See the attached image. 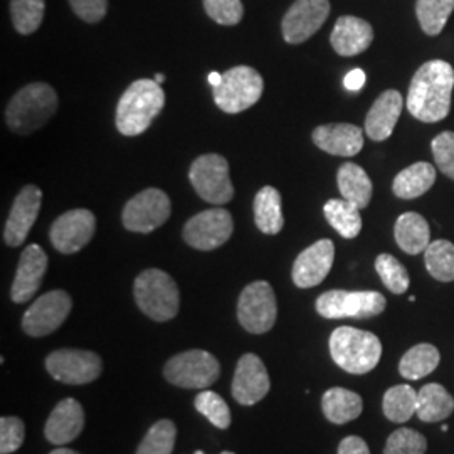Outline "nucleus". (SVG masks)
<instances>
[{
	"label": "nucleus",
	"mask_w": 454,
	"mask_h": 454,
	"mask_svg": "<svg viewBox=\"0 0 454 454\" xmlns=\"http://www.w3.org/2000/svg\"><path fill=\"white\" fill-rule=\"evenodd\" d=\"M73 309V300L63 290L39 296L22 317V330L29 337H46L65 324Z\"/></svg>",
	"instance_id": "obj_14"
},
{
	"label": "nucleus",
	"mask_w": 454,
	"mask_h": 454,
	"mask_svg": "<svg viewBox=\"0 0 454 454\" xmlns=\"http://www.w3.org/2000/svg\"><path fill=\"white\" fill-rule=\"evenodd\" d=\"M424 262L427 273L434 279L450 283L454 281V244L438 239L424 251Z\"/></svg>",
	"instance_id": "obj_34"
},
{
	"label": "nucleus",
	"mask_w": 454,
	"mask_h": 454,
	"mask_svg": "<svg viewBox=\"0 0 454 454\" xmlns=\"http://www.w3.org/2000/svg\"><path fill=\"white\" fill-rule=\"evenodd\" d=\"M427 441L414 429L401 427L390 434L384 454H426Z\"/></svg>",
	"instance_id": "obj_40"
},
{
	"label": "nucleus",
	"mask_w": 454,
	"mask_h": 454,
	"mask_svg": "<svg viewBox=\"0 0 454 454\" xmlns=\"http://www.w3.org/2000/svg\"><path fill=\"white\" fill-rule=\"evenodd\" d=\"M404 98L397 90H387L373 101L365 118V133L373 142L387 140L403 114Z\"/></svg>",
	"instance_id": "obj_21"
},
{
	"label": "nucleus",
	"mask_w": 454,
	"mask_h": 454,
	"mask_svg": "<svg viewBox=\"0 0 454 454\" xmlns=\"http://www.w3.org/2000/svg\"><path fill=\"white\" fill-rule=\"evenodd\" d=\"M382 411L392 422H407L418 411V392L411 386H394L384 394Z\"/></svg>",
	"instance_id": "obj_33"
},
{
	"label": "nucleus",
	"mask_w": 454,
	"mask_h": 454,
	"mask_svg": "<svg viewBox=\"0 0 454 454\" xmlns=\"http://www.w3.org/2000/svg\"><path fill=\"white\" fill-rule=\"evenodd\" d=\"M58 110V95L46 82H33L20 88L7 105L5 121L19 135L43 129Z\"/></svg>",
	"instance_id": "obj_3"
},
{
	"label": "nucleus",
	"mask_w": 454,
	"mask_h": 454,
	"mask_svg": "<svg viewBox=\"0 0 454 454\" xmlns=\"http://www.w3.org/2000/svg\"><path fill=\"white\" fill-rule=\"evenodd\" d=\"M97 231V217L88 209H73L59 215L51 227L49 238L56 251L74 254L90 243Z\"/></svg>",
	"instance_id": "obj_15"
},
{
	"label": "nucleus",
	"mask_w": 454,
	"mask_h": 454,
	"mask_svg": "<svg viewBox=\"0 0 454 454\" xmlns=\"http://www.w3.org/2000/svg\"><path fill=\"white\" fill-rule=\"evenodd\" d=\"M170 199L160 189H146L130 199L121 214L123 226L146 234L163 226L170 217Z\"/></svg>",
	"instance_id": "obj_12"
},
{
	"label": "nucleus",
	"mask_w": 454,
	"mask_h": 454,
	"mask_svg": "<svg viewBox=\"0 0 454 454\" xmlns=\"http://www.w3.org/2000/svg\"><path fill=\"white\" fill-rule=\"evenodd\" d=\"M337 184L341 199L352 202L358 209H365L371 204L373 192L372 180L357 163H343L337 174Z\"/></svg>",
	"instance_id": "obj_26"
},
{
	"label": "nucleus",
	"mask_w": 454,
	"mask_h": 454,
	"mask_svg": "<svg viewBox=\"0 0 454 454\" xmlns=\"http://www.w3.org/2000/svg\"><path fill=\"white\" fill-rule=\"evenodd\" d=\"M441 362L438 348L431 343H419L409 348L399 362V372L407 380H419L422 377L434 372Z\"/></svg>",
	"instance_id": "obj_32"
},
{
	"label": "nucleus",
	"mask_w": 454,
	"mask_h": 454,
	"mask_svg": "<svg viewBox=\"0 0 454 454\" xmlns=\"http://www.w3.org/2000/svg\"><path fill=\"white\" fill-rule=\"evenodd\" d=\"M454 0H418L416 16L421 29L427 35L442 33L450 16L453 14Z\"/></svg>",
	"instance_id": "obj_35"
},
{
	"label": "nucleus",
	"mask_w": 454,
	"mask_h": 454,
	"mask_svg": "<svg viewBox=\"0 0 454 454\" xmlns=\"http://www.w3.org/2000/svg\"><path fill=\"white\" fill-rule=\"evenodd\" d=\"M325 418L333 424H347L357 419L364 411V401L354 390L332 387L322 397Z\"/></svg>",
	"instance_id": "obj_28"
},
{
	"label": "nucleus",
	"mask_w": 454,
	"mask_h": 454,
	"mask_svg": "<svg viewBox=\"0 0 454 454\" xmlns=\"http://www.w3.org/2000/svg\"><path fill=\"white\" fill-rule=\"evenodd\" d=\"M194 406L215 427L227 429L231 426V409H229L226 401L219 394H215L212 390H202L195 397Z\"/></svg>",
	"instance_id": "obj_39"
},
{
	"label": "nucleus",
	"mask_w": 454,
	"mask_h": 454,
	"mask_svg": "<svg viewBox=\"0 0 454 454\" xmlns=\"http://www.w3.org/2000/svg\"><path fill=\"white\" fill-rule=\"evenodd\" d=\"M271 389V380L258 356L246 354L239 358L232 379V397L241 406H254L262 401Z\"/></svg>",
	"instance_id": "obj_17"
},
{
	"label": "nucleus",
	"mask_w": 454,
	"mask_h": 454,
	"mask_svg": "<svg viewBox=\"0 0 454 454\" xmlns=\"http://www.w3.org/2000/svg\"><path fill=\"white\" fill-rule=\"evenodd\" d=\"M24 422L14 416H4L0 419V454L17 451L24 442Z\"/></svg>",
	"instance_id": "obj_43"
},
{
	"label": "nucleus",
	"mask_w": 454,
	"mask_h": 454,
	"mask_svg": "<svg viewBox=\"0 0 454 454\" xmlns=\"http://www.w3.org/2000/svg\"><path fill=\"white\" fill-rule=\"evenodd\" d=\"M325 219L341 238L354 239L362 231V215L357 206L345 199H330L324 207Z\"/></svg>",
	"instance_id": "obj_31"
},
{
	"label": "nucleus",
	"mask_w": 454,
	"mask_h": 454,
	"mask_svg": "<svg viewBox=\"0 0 454 454\" xmlns=\"http://www.w3.org/2000/svg\"><path fill=\"white\" fill-rule=\"evenodd\" d=\"M194 454H204V453H202V451H200V450H197V451H195ZM221 454H234V453H231V451H224V453H221Z\"/></svg>",
	"instance_id": "obj_50"
},
{
	"label": "nucleus",
	"mask_w": 454,
	"mask_h": 454,
	"mask_svg": "<svg viewBox=\"0 0 454 454\" xmlns=\"http://www.w3.org/2000/svg\"><path fill=\"white\" fill-rule=\"evenodd\" d=\"M165 106L162 84L155 80L131 82L116 106V129L125 137H137L148 130Z\"/></svg>",
	"instance_id": "obj_2"
},
{
	"label": "nucleus",
	"mask_w": 454,
	"mask_h": 454,
	"mask_svg": "<svg viewBox=\"0 0 454 454\" xmlns=\"http://www.w3.org/2000/svg\"><path fill=\"white\" fill-rule=\"evenodd\" d=\"M264 91L260 73L251 66H236L223 74V82L214 88V101L224 114H241L254 106Z\"/></svg>",
	"instance_id": "obj_6"
},
{
	"label": "nucleus",
	"mask_w": 454,
	"mask_h": 454,
	"mask_svg": "<svg viewBox=\"0 0 454 454\" xmlns=\"http://www.w3.org/2000/svg\"><path fill=\"white\" fill-rule=\"evenodd\" d=\"M84 427V411L76 399H65L58 403L49 416L44 436L51 444L63 446L82 434Z\"/></svg>",
	"instance_id": "obj_22"
},
{
	"label": "nucleus",
	"mask_w": 454,
	"mask_h": 454,
	"mask_svg": "<svg viewBox=\"0 0 454 454\" xmlns=\"http://www.w3.org/2000/svg\"><path fill=\"white\" fill-rule=\"evenodd\" d=\"M372 41V26L367 20L354 16H341L330 35L332 48L345 58L362 54L371 48Z\"/></svg>",
	"instance_id": "obj_24"
},
{
	"label": "nucleus",
	"mask_w": 454,
	"mask_h": 454,
	"mask_svg": "<svg viewBox=\"0 0 454 454\" xmlns=\"http://www.w3.org/2000/svg\"><path fill=\"white\" fill-rule=\"evenodd\" d=\"M454 411L453 395L441 384H426L418 392L416 416L422 422H441L448 419Z\"/></svg>",
	"instance_id": "obj_29"
},
{
	"label": "nucleus",
	"mask_w": 454,
	"mask_h": 454,
	"mask_svg": "<svg viewBox=\"0 0 454 454\" xmlns=\"http://www.w3.org/2000/svg\"><path fill=\"white\" fill-rule=\"evenodd\" d=\"M339 454H371L367 442L358 436H348L341 439L339 444Z\"/></svg>",
	"instance_id": "obj_45"
},
{
	"label": "nucleus",
	"mask_w": 454,
	"mask_h": 454,
	"mask_svg": "<svg viewBox=\"0 0 454 454\" xmlns=\"http://www.w3.org/2000/svg\"><path fill=\"white\" fill-rule=\"evenodd\" d=\"M343 84H345V88H347L348 91H360V90L364 88V84H365V73H364L362 69H352V71L345 76Z\"/></svg>",
	"instance_id": "obj_46"
},
{
	"label": "nucleus",
	"mask_w": 454,
	"mask_h": 454,
	"mask_svg": "<svg viewBox=\"0 0 454 454\" xmlns=\"http://www.w3.org/2000/svg\"><path fill=\"white\" fill-rule=\"evenodd\" d=\"M46 11L44 0H11L12 22L19 34L27 35L41 27Z\"/></svg>",
	"instance_id": "obj_37"
},
{
	"label": "nucleus",
	"mask_w": 454,
	"mask_h": 454,
	"mask_svg": "<svg viewBox=\"0 0 454 454\" xmlns=\"http://www.w3.org/2000/svg\"><path fill=\"white\" fill-rule=\"evenodd\" d=\"M189 179L195 192L209 204L224 206L234 197V185L229 176V163L223 155L206 153L195 159L189 170Z\"/></svg>",
	"instance_id": "obj_7"
},
{
	"label": "nucleus",
	"mask_w": 454,
	"mask_h": 454,
	"mask_svg": "<svg viewBox=\"0 0 454 454\" xmlns=\"http://www.w3.org/2000/svg\"><path fill=\"white\" fill-rule=\"evenodd\" d=\"M335 260V244L330 239H320L298 254L293 264V283L298 288L318 286L332 271Z\"/></svg>",
	"instance_id": "obj_18"
},
{
	"label": "nucleus",
	"mask_w": 454,
	"mask_h": 454,
	"mask_svg": "<svg viewBox=\"0 0 454 454\" xmlns=\"http://www.w3.org/2000/svg\"><path fill=\"white\" fill-rule=\"evenodd\" d=\"M375 271L380 276L386 288L394 294H403L409 290V273L406 268L390 254H379L375 260Z\"/></svg>",
	"instance_id": "obj_38"
},
{
	"label": "nucleus",
	"mask_w": 454,
	"mask_h": 454,
	"mask_svg": "<svg viewBox=\"0 0 454 454\" xmlns=\"http://www.w3.org/2000/svg\"><path fill=\"white\" fill-rule=\"evenodd\" d=\"M177 439V427L170 419L155 422L144 441L140 442L137 454H172Z\"/></svg>",
	"instance_id": "obj_36"
},
{
	"label": "nucleus",
	"mask_w": 454,
	"mask_h": 454,
	"mask_svg": "<svg viewBox=\"0 0 454 454\" xmlns=\"http://www.w3.org/2000/svg\"><path fill=\"white\" fill-rule=\"evenodd\" d=\"M48 271V254L37 244L27 246L19 260L16 278L11 288V298L14 303H26L39 290L44 275Z\"/></svg>",
	"instance_id": "obj_20"
},
{
	"label": "nucleus",
	"mask_w": 454,
	"mask_h": 454,
	"mask_svg": "<svg viewBox=\"0 0 454 454\" xmlns=\"http://www.w3.org/2000/svg\"><path fill=\"white\" fill-rule=\"evenodd\" d=\"M74 14L84 22L97 24L108 11V0H69Z\"/></svg>",
	"instance_id": "obj_44"
},
{
	"label": "nucleus",
	"mask_w": 454,
	"mask_h": 454,
	"mask_svg": "<svg viewBox=\"0 0 454 454\" xmlns=\"http://www.w3.org/2000/svg\"><path fill=\"white\" fill-rule=\"evenodd\" d=\"M49 454H80L78 451H73V450H67V448H59V450H54Z\"/></svg>",
	"instance_id": "obj_48"
},
{
	"label": "nucleus",
	"mask_w": 454,
	"mask_h": 454,
	"mask_svg": "<svg viewBox=\"0 0 454 454\" xmlns=\"http://www.w3.org/2000/svg\"><path fill=\"white\" fill-rule=\"evenodd\" d=\"M317 311L328 320L340 318H372L380 315L387 301L379 292H345L330 290L318 296Z\"/></svg>",
	"instance_id": "obj_8"
},
{
	"label": "nucleus",
	"mask_w": 454,
	"mask_h": 454,
	"mask_svg": "<svg viewBox=\"0 0 454 454\" xmlns=\"http://www.w3.org/2000/svg\"><path fill=\"white\" fill-rule=\"evenodd\" d=\"M254 223L262 234L275 236L285 226L281 211V194L275 187L266 185L254 197Z\"/></svg>",
	"instance_id": "obj_30"
},
{
	"label": "nucleus",
	"mask_w": 454,
	"mask_h": 454,
	"mask_svg": "<svg viewBox=\"0 0 454 454\" xmlns=\"http://www.w3.org/2000/svg\"><path fill=\"white\" fill-rule=\"evenodd\" d=\"M221 373L219 360L206 350H189L170 358L165 367V379L184 389H204L212 386Z\"/></svg>",
	"instance_id": "obj_9"
},
{
	"label": "nucleus",
	"mask_w": 454,
	"mask_h": 454,
	"mask_svg": "<svg viewBox=\"0 0 454 454\" xmlns=\"http://www.w3.org/2000/svg\"><path fill=\"white\" fill-rule=\"evenodd\" d=\"M330 356L345 372L364 375L373 371L382 357L377 335L354 326H340L330 335Z\"/></svg>",
	"instance_id": "obj_4"
},
{
	"label": "nucleus",
	"mask_w": 454,
	"mask_h": 454,
	"mask_svg": "<svg viewBox=\"0 0 454 454\" xmlns=\"http://www.w3.org/2000/svg\"><path fill=\"white\" fill-rule=\"evenodd\" d=\"M436 182V168L427 162L412 163L397 174L392 191L399 199L411 200L426 194Z\"/></svg>",
	"instance_id": "obj_27"
},
{
	"label": "nucleus",
	"mask_w": 454,
	"mask_h": 454,
	"mask_svg": "<svg viewBox=\"0 0 454 454\" xmlns=\"http://www.w3.org/2000/svg\"><path fill=\"white\" fill-rule=\"evenodd\" d=\"M46 369L58 382L69 386H84L97 380L101 375L103 362L95 352L61 348L49 354Z\"/></svg>",
	"instance_id": "obj_11"
},
{
	"label": "nucleus",
	"mask_w": 454,
	"mask_h": 454,
	"mask_svg": "<svg viewBox=\"0 0 454 454\" xmlns=\"http://www.w3.org/2000/svg\"><path fill=\"white\" fill-rule=\"evenodd\" d=\"M395 243L406 254H419L431 244V231L426 219L418 212H404L394 226Z\"/></svg>",
	"instance_id": "obj_25"
},
{
	"label": "nucleus",
	"mask_w": 454,
	"mask_h": 454,
	"mask_svg": "<svg viewBox=\"0 0 454 454\" xmlns=\"http://www.w3.org/2000/svg\"><path fill=\"white\" fill-rule=\"evenodd\" d=\"M234 232V221L226 209L199 212L184 227V241L199 251H214L226 244Z\"/></svg>",
	"instance_id": "obj_13"
},
{
	"label": "nucleus",
	"mask_w": 454,
	"mask_h": 454,
	"mask_svg": "<svg viewBox=\"0 0 454 454\" xmlns=\"http://www.w3.org/2000/svg\"><path fill=\"white\" fill-rule=\"evenodd\" d=\"M434 162L438 165L439 172L446 177L454 180V133L442 131L431 144Z\"/></svg>",
	"instance_id": "obj_42"
},
{
	"label": "nucleus",
	"mask_w": 454,
	"mask_h": 454,
	"mask_svg": "<svg viewBox=\"0 0 454 454\" xmlns=\"http://www.w3.org/2000/svg\"><path fill=\"white\" fill-rule=\"evenodd\" d=\"M155 82H159V84H162L163 82H165V76H163L162 73H157L155 74V78H153Z\"/></svg>",
	"instance_id": "obj_49"
},
{
	"label": "nucleus",
	"mask_w": 454,
	"mask_h": 454,
	"mask_svg": "<svg viewBox=\"0 0 454 454\" xmlns=\"http://www.w3.org/2000/svg\"><path fill=\"white\" fill-rule=\"evenodd\" d=\"M204 9L221 26H236L244 16L241 0H204Z\"/></svg>",
	"instance_id": "obj_41"
},
{
	"label": "nucleus",
	"mask_w": 454,
	"mask_h": 454,
	"mask_svg": "<svg viewBox=\"0 0 454 454\" xmlns=\"http://www.w3.org/2000/svg\"><path fill=\"white\" fill-rule=\"evenodd\" d=\"M330 16V0H296L283 17L281 31L288 44H301L317 33Z\"/></svg>",
	"instance_id": "obj_16"
},
{
	"label": "nucleus",
	"mask_w": 454,
	"mask_h": 454,
	"mask_svg": "<svg viewBox=\"0 0 454 454\" xmlns=\"http://www.w3.org/2000/svg\"><path fill=\"white\" fill-rule=\"evenodd\" d=\"M278 305L271 285L254 281L244 288L238 301V320L246 332L261 335L270 332L276 324Z\"/></svg>",
	"instance_id": "obj_10"
},
{
	"label": "nucleus",
	"mask_w": 454,
	"mask_h": 454,
	"mask_svg": "<svg viewBox=\"0 0 454 454\" xmlns=\"http://www.w3.org/2000/svg\"><path fill=\"white\" fill-rule=\"evenodd\" d=\"M313 142L335 157H354L364 148V131L350 123H330L313 130Z\"/></svg>",
	"instance_id": "obj_23"
},
{
	"label": "nucleus",
	"mask_w": 454,
	"mask_h": 454,
	"mask_svg": "<svg viewBox=\"0 0 454 454\" xmlns=\"http://www.w3.org/2000/svg\"><path fill=\"white\" fill-rule=\"evenodd\" d=\"M207 82H209V84H211L212 88H215V86H219L221 82H223V74H219V73L212 71L211 74L207 76Z\"/></svg>",
	"instance_id": "obj_47"
},
{
	"label": "nucleus",
	"mask_w": 454,
	"mask_h": 454,
	"mask_svg": "<svg viewBox=\"0 0 454 454\" xmlns=\"http://www.w3.org/2000/svg\"><path fill=\"white\" fill-rule=\"evenodd\" d=\"M454 88L453 66L441 59L422 65L409 86L406 106L409 114L424 123L444 120L451 110Z\"/></svg>",
	"instance_id": "obj_1"
},
{
	"label": "nucleus",
	"mask_w": 454,
	"mask_h": 454,
	"mask_svg": "<svg viewBox=\"0 0 454 454\" xmlns=\"http://www.w3.org/2000/svg\"><path fill=\"white\" fill-rule=\"evenodd\" d=\"M43 204V192L37 185H26L14 200L4 229V241L17 247L26 241Z\"/></svg>",
	"instance_id": "obj_19"
},
{
	"label": "nucleus",
	"mask_w": 454,
	"mask_h": 454,
	"mask_svg": "<svg viewBox=\"0 0 454 454\" xmlns=\"http://www.w3.org/2000/svg\"><path fill=\"white\" fill-rule=\"evenodd\" d=\"M133 294L138 309L155 322H168L179 313V286L162 270L152 268L137 276Z\"/></svg>",
	"instance_id": "obj_5"
}]
</instances>
